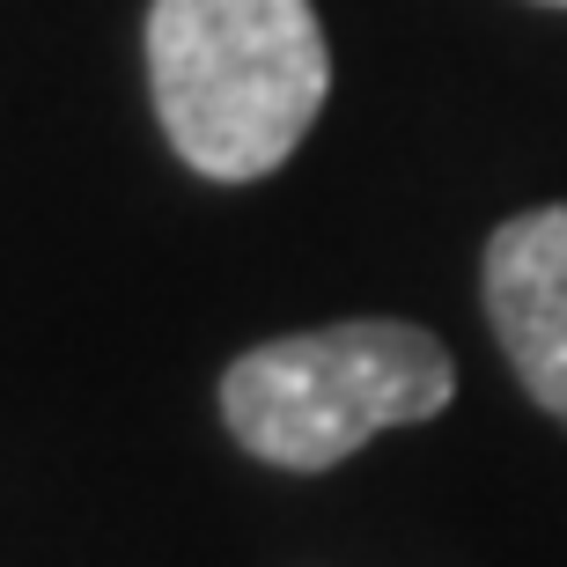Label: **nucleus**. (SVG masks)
<instances>
[{
	"instance_id": "3",
	"label": "nucleus",
	"mask_w": 567,
	"mask_h": 567,
	"mask_svg": "<svg viewBox=\"0 0 567 567\" xmlns=\"http://www.w3.org/2000/svg\"><path fill=\"white\" fill-rule=\"evenodd\" d=\"M486 317L524 391L567 421V207L516 214L486 244Z\"/></svg>"
},
{
	"instance_id": "2",
	"label": "nucleus",
	"mask_w": 567,
	"mask_h": 567,
	"mask_svg": "<svg viewBox=\"0 0 567 567\" xmlns=\"http://www.w3.org/2000/svg\"><path fill=\"white\" fill-rule=\"evenodd\" d=\"M457 399L450 347L421 324H324L266 339L221 377V421L280 472H324L383 427H421Z\"/></svg>"
},
{
	"instance_id": "1",
	"label": "nucleus",
	"mask_w": 567,
	"mask_h": 567,
	"mask_svg": "<svg viewBox=\"0 0 567 567\" xmlns=\"http://www.w3.org/2000/svg\"><path fill=\"white\" fill-rule=\"evenodd\" d=\"M147 89L169 147L214 185H244L317 126L332 52L310 0H155Z\"/></svg>"
},
{
	"instance_id": "4",
	"label": "nucleus",
	"mask_w": 567,
	"mask_h": 567,
	"mask_svg": "<svg viewBox=\"0 0 567 567\" xmlns=\"http://www.w3.org/2000/svg\"><path fill=\"white\" fill-rule=\"evenodd\" d=\"M546 8H567V0H546Z\"/></svg>"
}]
</instances>
